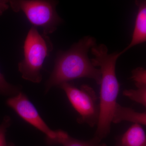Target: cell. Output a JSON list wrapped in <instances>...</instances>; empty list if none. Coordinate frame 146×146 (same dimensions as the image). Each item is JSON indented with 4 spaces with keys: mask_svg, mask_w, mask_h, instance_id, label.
<instances>
[{
    "mask_svg": "<svg viewBox=\"0 0 146 146\" xmlns=\"http://www.w3.org/2000/svg\"><path fill=\"white\" fill-rule=\"evenodd\" d=\"M96 45V39L87 36L74 44L68 50L58 51L53 70L46 83L45 93L54 86L82 78L92 79L100 84V70L94 67L88 56L89 50Z\"/></svg>",
    "mask_w": 146,
    "mask_h": 146,
    "instance_id": "cell-1",
    "label": "cell"
},
{
    "mask_svg": "<svg viewBox=\"0 0 146 146\" xmlns=\"http://www.w3.org/2000/svg\"><path fill=\"white\" fill-rule=\"evenodd\" d=\"M116 64L115 61L111 59H105L99 64L101 73L100 114L94 136L101 141L106 138L110 131L119 91V84L116 74Z\"/></svg>",
    "mask_w": 146,
    "mask_h": 146,
    "instance_id": "cell-2",
    "label": "cell"
},
{
    "mask_svg": "<svg viewBox=\"0 0 146 146\" xmlns=\"http://www.w3.org/2000/svg\"><path fill=\"white\" fill-rule=\"evenodd\" d=\"M23 50L24 58L18 64V70L24 79L40 83L41 70L45 59L53 50L52 43L48 36L40 34L32 27L24 42Z\"/></svg>",
    "mask_w": 146,
    "mask_h": 146,
    "instance_id": "cell-3",
    "label": "cell"
},
{
    "mask_svg": "<svg viewBox=\"0 0 146 146\" xmlns=\"http://www.w3.org/2000/svg\"><path fill=\"white\" fill-rule=\"evenodd\" d=\"M58 2L44 0H12L9 5L13 11H22L34 26L41 27L44 35L54 32L63 20L56 11Z\"/></svg>",
    "mask_w": 146,
    "mask_h": 146,
    "instance_id": "cell-4",
    "label": "cell"
},
{
    "mask_svg": "<svg viewBox=\"0 0 146 146\" xmlns=\"http://www.w3.org/2000/svg\"><path fill=\"white\" fill-rule=\"evenodd\" d=\"M59 86L65 91L71 104L78 113L79 123H86L91 127L97 125L99 117V103L93 88L84 84L78 89L69 82Z\"/></svg>",
    "mask_w": 146,
    "mask_h": 146,
    "instance_id": "cell-5",
    "label": "cell"
},
{
    "mask_svg": "<svg viewBox=\"0 0 146 146\" xmlns=\"http://www.w3.org/2000/svg\"><path fill=\"white\" fill-rule=\"evenodd\" d=\"M6 104L22 119L44 133L52 143L57 144L64 133L63 131L52 130L39 115L34 105L22 92L9 98Z\"/></svg>",
    "mask_w": 146,
    "mask_h": 146,
    "instance_id": "cell-6",
    "label": "cell"
},
{
    "mask_svg": "<svg viewBox=\"0 0 146 146\" xmlns=\"http://www.w3.org/2000/svg\"><path fill=\"white\" fill-rule=\"evenodd\" d=\"M135 3L138 7V10L132 39L128 46L120 52L121 56L134 46L144 43L146 41V1H136Z\"/></svg>",
    "mask_w": 146,
    "mask_h": 146,
    "instance_id": "cell-7",
    "label": "cell"
},
{
    "mask_svg": "<svg viewBox=\"0 0 146 146\" xmlns=\"http://www.w3.org/2000/svg\"><path fill=\"white\" fill-rule=\"evenodd\" d=\"M115 146H146L145 132L141 125L131 126L117 139Z\"/></svg>",
    "mask_w": 146,
    "mask_h": 146,
    "instance_id": "cell-8",
    "label": "cell"
},
{
    "mask_svg": "<svg viewBox=\"0 0 146 146\" xmlns=\"http://www.w3.org/2000/svg\"><path fill=\"white\" fill-rule=\"evenodd\" d=\"M123 121L146 125V112H136L134 110L123 107L117 103L113 112L112 122L118 123Z\"/></svg>",
    "mask_w": 146,
    "mask_h": 146,
    "instance_id": "cell-9",
    "label": "cell"
},
{
    "mask_svg": "<svg viewBox=\"0 0 146 146\" xmlns=\"http://www.w3.org/2000/svg\"><path fill=\"white\" fill-rule=\"evenodd\" d=\"M63 146H107L96 137L87 141H81L72 138L65 132L58 142Z\"/></svg>",
    "mask_w": 146,
    "mask_h": 146,
    "instance_id": "cell-10",
    "label": "cell"
},
{
    "mask_svg": "<svg viewBox=\"0 0 146 146\" xmlns=\"http://www.w3.org/2000/svg\"><path fill=\"white\" fill-rule=\"evenodd\" d=\"M124 96L131 100L146 106V86L137 87L136 89L125 90L123 92Z\"/></svg>",
    "mask_w": 146,
    "mask_h": 146,
    "instance_id": "cell-11",
    "label": "cell"
},
{
    "mask_svg": "<svg viewBox=\"0 0 146 146\" xmlns=\"http://www.w3.org/2000/svg\"><path fill=\"white\" fill-rule=\"evenodd\" d=\"M20 92L19 87L7 82L0 72V94L12 97L16 96Z\"/></svg>",
    "mask_w": 146,
    "mask_h": 146,
    "instance_id": "cell-12",
    "label": "cell"
},
{
    "mask_svg": "<svg viewBox=\"0 0 146 146\" xmlns=\"http://www.w3.org/2000/svg\"><path fill=\"white\" fill-rule=\"evenodd\" d=\"M131 78L136 88L146 86V70L144 68L138 67L131 72Z\"/></svg>",
    "mask_w": 146,
    "mask_h": 146,
    "instance_id": "cell-13",
    "label": "cell"
},
{
    "mask_svg": "<svg viewBox=\"0 0 146 146\" xmlns=\"http://www.w3.org/2000/svg\"><path fill=\"white\" fill-rule=\"evenodd\" d=\"M11 123V119L9 116H5L0 125V146H14L13 144L7 143L6 141L5 135L7 129Z\"/></svg>",
    "mask_w": 146,
    "mask_h": 146,
    "instance_id": "cell-14",
    "label": "cell"
},
{
    "mask_svg": "<svg viewBox=\"0 0 146 146\" xmlns=\"http://www.w3.org/2000/svg\"><path fill=\"white\" fill-rule=\"evenodd\" d=\"M9 1L0 0V16L9 7Z\"/></svg>",
    "mask_w": 146,
    "mask_h": 146,
    "instance_id": "cell-15",
    "label": "cell"
}]
</instances>
